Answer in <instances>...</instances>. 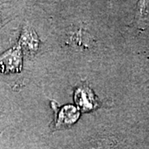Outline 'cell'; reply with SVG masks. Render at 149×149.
<instances>
[{
	"instance_id": "obj_1",
	"label": "cell",
	"mask_w": 149,
	"mask_h": 149,
	"mask_svg": "<svg viewBox=\"0 0 149 149\" xmlns=\"http://www.w3.org/2000/svg\"><path fill=\"white\" fill-rule=\"evenodd\" d=\"M74 100L83 110H91L95 106V99L90 89L86 87L79 88L75 91Z\"/></svg>"
},
{
	"instance_id": "obj_2",
	"label": "cell",
	"mask_w": 149,
	"mask_h": 149,
	"mask_svg": "<svg viewBox=\"0 0 149 149\" xmlns=\"http://www.w3.org/2000/svg\"><path fill=\"white\" fill-rule=\"evenodd\" d=\"M79 114H80L79 111L74 107L71 105L65 106L59 113L56 126L57 128L69 126L70 124L74 123L78 119Z\"/></svg>"
},
{
	"instance_id": "obj_3",
	"label": "cell",
	"mask_w": 149,
	"mask_h": 149,
	"mask_svg": "<svg viewBox=\"0 0 149 149\" xmlns=\"http://www.w3.org/2000/svg\"><path fill=\"white\" fill-rule=\"evenodd\" d=\"M21 61L22 59L20 50H19V48H17V49H13L12 51L8 52L6 54L5 56H3V57L2 58V61L0 62V65L3 70H15L11 62H13V64L14 65L17 67V69L18 70L21 67Z\"/></svg>"
}]
</instances>
